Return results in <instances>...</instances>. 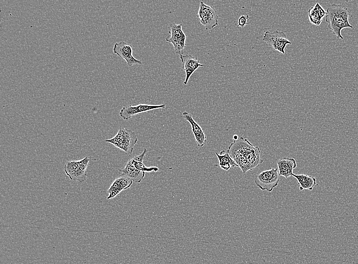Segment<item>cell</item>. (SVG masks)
<instances>
[{
	"label": "cell",
	"mask_w": 358,
	"mask_h": 264,
	"mask_svg": "<svg viewBox=\"0 0 358 264\" xmlns=\"http://www.w3.org/2000/svg\"><path fill=\"white\" fill-rule=\"evenodd\" d=\"M233 160L245 174L262 163L261 151L257 146H254L247 139L243 137L233 140L228 149Z\"/></svg>",
	"instance_id": "cell-1"
},
{
	"label": "cell",
	"mask_w": 358,
	"mask_h": 264,
	"mask_svg": "<svg viewBox=\"0 0 358 264\" xmlns=\"http://www.w3.org/2000/svg\"><path fill=\"white\" fill-rule=\"evenodd\" d=\"M326 12L325 21L328 24V28L337 39H343L341 33V30L346 28H353L348 20V9L344 5L333 4L328 6Z\"/></svg>",
	"instance_id": "cell-2"
},
{
	"label": "cell",
	"mask_w": 358,
	"mask_h": 264,
	"mask_svg": "<svg viewBox=\"0 0 358 264\" xmlns=\"http://www.w3.org/2000/svg\"><path fill=\"white\" fill-rule=\"evenodd\" d=\"M137 140V136L134 131L121 127L114 137L106 140L105 142L113 144L128 154H131Z\"/></svg>",
	"instance_id": "cell-3"
},
{
	"label": "cell",
	"mask_w": 358,
	"mask_h": 264,
	"mask_svg": "<svg viewBox=\"0 0 358 264\" xmlns=\"http://www.w3.org/2000/svg\"><path fill=\"white\" fill-rule=\"evenodd\" d=\"M90 161L87 156L78 160L67 162L64 166V171L70 179L80 183L86 179V169Z\"/></svg>",
	"instance_id": "cell-4"
},
{
	"label": "cell",
	"mask_w": 358,
	"mask_h": 264,
	"mask_svg": "<svg viewBox=\"0 0 358 264\" xmlns=\"http://www.w3.org/2000/svg\"><path fill=\"white\" fill-rule=\"evenodd\" d=\"M280 175L278 168H271L260 173L255 178L254 183L261 190L268 192L273 191L278 186Z\"/></svg>",
	"instance_id": "cell-5"
},
{
	"label": "cell",
	"mask_w": 358,
	"mask_h": 264,
	"mask_svg": "<svg viewBox=\"0 0 358 264\" xmlns=\"http://www.w3.org/2000/svg\"><path fill=\"white\" fill-rule=\"evenodd\" d=\"M168 29L170 36L166 38V41L173 45L176 53L182 55L186 45V36L183 30L182 24L173 22L168 25Z\"/></svg>",
	"instance_id": "cell-6"
},
{
	"label": "cell",
	"mask_w": 358,
	"mask_h": 264,
	"mask_svg": "<svg viewBox=\"0 0 358 264\" xmlns=\"http://www.w3.org/2000/svg\"><path fill=\"white\" fill-rule=\"evenodd\" d=\"M197 16L200 23L206 30H210L218 25L219 17L216 9L212 6L200 2Z\"/></svg>",
	"instance_id": "cell-7"
},
{
	"label": "cell",
	"mask_w": 358,
	"mask_h": 264,
	"mask_svg": "<svg viewBox=\"0 0 358 264\" xmlns=\"http://www.w3.org/2000/svg\"><path fill=\"white\" fill-rule=\"evenodd\" d=\"M262 40L282 54L285 53L286 46L292 43L287 39L284 32L278 30L273 32L265 31Z\"/></svg>",
	"instance_id": "cell-8"
},
{
	"label": "cell",
	"mask_w": 358,
	"mask_h": 264,
	"mask_svg": "<svg viewBox=\"0 0 358 264\" xmlns=\"http://www.w3.org/2000/svg\"><path fill=\"white\" fill-rule=\"evenodd\" d=\"M165 104L156 105L140 104L136 106H126L123 107L121 110L120 116L124 120H128L137 114L155 109H165Z\"/></svg>",
	"instance_id": "cell-9"
},
{
	"label": "cell",
	"mask_w": 358,
	"mask_h": 264,
	"mask_svg": "<svg viewBox=\"0 0 358 264\" xmlns=\"http://www.w3.org/2000/svg\"><path fill=\"white\" fill-rule=\"evenodd\" d=\"M113 51L117 55L125 59L129 67L142 63L140 60L135 58L133 55L132 46L124 41L115 43Z\"/></svg>",
	"instance_id": "cell-10"
},
{
	"label": "cell",
	"mask_w": 358,
	"mask_h": 264,
	"mask_svg": "<svg viewBox=\"0 0 358 264\" xmlns=\"http://www.w3.org/2000/svg\"><path fill=\"white\" fill-rule=\"evenodd\" d=\"M133 182V181L126 175H121L115 179L108 189L109 195L107 199L115 197L122 191L130 187Z\"/></svg>",
	"instance_id": "cell-11"
},
{
	"label": "cell",
	"mask_w": 358,
	"mask_h": 264,
	"mask_svg": "<svg viewBox=\"0 0 358 264\" xmlns=\"http://www.w3.org/2000/svg\"><path fill=\"white\" fill-rule=\"evenodd\" d=\"M180 58L182 63V69L185 72L186 78L184 84L186 85L192 74L200 67H204L197 58L191 55H180Z\"/></svg>",
	"instance_id": "cell-12"
},
{
	"label": "cell",
	"mask_w": 358,
	"mask_h": 264,
	"mask_svg": "<svg viewBox=\"0 0 358 264\" xmlns=\"http://www.w3.org/2000/svg\"><path fill=\"white\" fill-rule=\"evenodd\" d=\"M183 117L190 124L197 146L199 147L204 146L206 142V137L200 125L194 120L192 114L189 112H184Z\"/></svg>",
	"instance_id": "cell-13"
},
{
	"label": "cell",
	"mask_w": 358,
	"mask_h": 264,
	"mask_svg": "<svg viewBox=\"0 0 358 264\" xmlns=\"http://www.w3.org/2000/svg\"><path fill=\"white\" fill-rule=\"evenodd\" d=\"M278 172L280 176L286 179L292 176L293 170L296 168L297 164L293 158L283 157L277 161Z\"/></svg>",
	"instance_id": "cell-14"
},
{
	"label": "cell",
	"mask_w": 358,
	"mask_h": 264,
	"mask_svg": "<svg viewBox=\"0 0 358 264\" xmlns=\"http://www.w3.org/2000/svg\"><path fill=\"white\" fill-rule=\"evenodd\" d=\"M119 172L135 183H140L145 174V172L139 170L135 167L131 159L127 162L123 169L119 170Z\"/></svg>",
	"instance_id": "cell-15"
},
{
	"label": "cell",
	"mask_w": 358,
	"mask_h": 264,
	"mask_svg": "<svg viewBox=\"0 0 358 264\" xmlns=\"http://www.w3.org/2000/svg\"><path fill=\"white\" fill-rule=\"evenodd\" d=\"M308 18L310 23L315 25H319L323 18L326 16V12L322 7L317 3L308 11Z\"/></svg>",
	"instance_id": "cell-16"
},
{
	"label": "cell",
	"mask_w": 358,
	"mask_h": 264,
	"mask_svg": "<svg viewBox=\"0 0 358 264\" xmlns=\"http://www.w3.org/2000/svg\"><path fill=\"white\" fill-rule=\"evenodd\" d=\"M292 176L297 180L301 191L305 189L312 190L317 184L316 178L306 174L295 175L293 174Z\"/></svg>",
	"instance_id": "cell-17"
},
{
	"label": "cell",
	"mask_w": 358,
	"mask_h": 264,
	"mask_svg": "<svg viewBox=\"0 0 358 264\" xmlns=\"http://www.w3.org/2000/svg\"><path fill=\"white\" fill-rule=\"evenodd\" d=\"M146 148L143 149V152L139 155L134 156L131 159L135 167L139 170L143 172H158L159 169L157 167H146L143 163V159L145 155L147 153Z\"/></svg>",
	"instance_id": "cell-18"
},
{
	"label": "cell",
	"mask_w": 358,
	"mask_h": 264,
	"mask_svg": "<svg viewBox=\"0 0 358 264\" xmlns=\"http://www.w3.org/2000/svg\"><path fill=\"white\" fill-rule=\"evenodd\" d=\"M219 160V166H220L225 164H230L231 167H238V165L230 156L228 150H222L218 154L215 152Z\"/></svg>",
	"instance_id": "cell-19"
},
{
	"label": "cell",
	"mask_w": 358,
	"mask_h": 264,
	"mask_svg": "<svg viewBox=\"0 0 358 264\" xmlns=\"http://www.w3.org/2000/svg\"><path fill=\"white\" fill-rule=\"evenodd\" d=\"M248 15H243L240 17L238 19L236 27H244L248 24L247 20L249 19Z\"/></svg>",
	"instance_id": "cell-20"
},
{
	"label": "cell",
	"mask_w": 358,
	"mask_h": 264,
	"mask_svg": "<svg viewBox=\"0 0 358 264\" xmlns=\"http://www.w3.org/2000/svg\"><path fill=\"white\" fill-rule=\"evenodd\" d=\"M238 139V137L237 135H234L233 136V140H237Z\"/></svg>",
	"instance_id": "cell-21"
}]
</instances>
